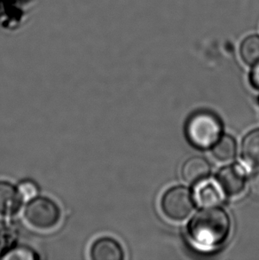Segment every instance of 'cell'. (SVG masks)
I'll list each match as a JSON object with an SVG mask.
<instances>
[{
  "instance_id": "cell-12",
  "label": "cell",
  "mask_w": 259,
  "mask_h": 260,
  "mask_svg": "<svg viewBox=\"0 0 259 260\" xmlns=\"http://www.w3.org/2000/svg\"><path fill=\"white\" fill-rule=\"evenodd\" d=\"M240 54L247 65L259 64V36L251 35L246 38L240 46Z\"/></svg>"
},
{
  "instance_id": "cell-14",
  "label": "cell",
  "mask_w": 259,
  "mask_h": 260,
  "mask_svg": "<svg viewBox=\"0 0 259 260\" xmlns=\"http://www.w3.org/2000/svg\"><path fill=\"white\" fill-rule=\"evenodd\" d=\"M17 239L18 233L12 228H4L0 230V253H5L18 245Z\"/></svg>"
},
{
  "instance_id": "cell-10",
  "label": "cell",
  "mask_w": 259,
  "mask_h": 260,
  "mask_svg": "<svg viewBox=\"0 0 259 260\" xmlns=\"http://www.w3.org/2000/svg\"><path fill=\"white\" fill-rule=\"evenodd\" d=\"M242 156L246 164L259 167V129L247 134L242 143Z\"/></svg>"
},
{
  "instance_id": "cell-8",
  "label": "cell",
  "mask_w": 259,
  "mask_h": 260,
  "mask_svg": "<svg viewBox=\"0 0 259 260\" xmlns=\"http://www.w3.org/2000/svg\"><path fill=\"white\" fill-rule=\"evenodd\" d=\"M211 167L207 159L202 156H193L184 162L181 175L186 183L198 184L207 179L210 174Z\"/></svg>"
},
{
  "instance_id": "cell-5",
  "label": "cell",
  "mask_w": 259,
  "mask_h": 260,
  "mask_svg": "<svg viewBox=\"0 0 259 260\" xmlns=\"http://www.w3.org/2000/svg\"><path fill=\"white\" fill-rule=\"evenodd\" d=\"M217 178L221 188L229 197L238 196L245 187V171L239 165L224 166L217 173Z\"/></svg>"
},
{
  "instance_id": "cell-7",
  "label": "cell",
  "mask_w": 259,
  "mask_h": 260,
  "mask_svg": "<svg viewBox=\"0 0 259 260\" xmlns=\"http://www.w3.org/2000/svg\"><path fill=\"white\" fill-rule=\"evenodd\" d=\"M24 200L13 183L0 179V216L13 217L21 211Z\"/></svg>"
},
{
  "instance_id": "cell-17",
  "label": "cell",
  "mask_w": 259,
  "mask_h": 260,
  "mask_svg": "<svg viewBox=\"0 0 259 260\" xmlns=\"http://www.w3.org/2000/svg\"><path fill=\"white\" fill-rule=\"evenodd\" d=\"M249 79L253 87L256 88V90H259V64L255 65V67L251 71Z\"/></svg>"
},
{
  "instance_id": "cell-9",
  "label": "cell",
  "mask_w": 259,
  "mask_h": 260,
  "mask_svg": "<svg viewBox=\"0 0 259 260\" xmlns=\"http://www.w3.org/2000/svg\"><path fill=\"white\" fill-rule=\"evenodd\" d=\"M197 203L204 207H214L221 204L223 197L219 187L215 183L204 182L196 188Z\"/></svg>"
},
{
  "instance_id": "cell-3",
  "label": "cell",
  "mask_w": 259,
  "mask_h": 260,
  "mask_svg": "<svg viewBox=\"0 0 259 260\" xmlns=\"http://www.w3.org/2000/svg\"><path fill=\"white\" fill-rule=\"evenodd\" d=\"M23 215L26 221L33 228L48 230L60 223L61 210L52 198L39 194L27 201Z\"/></svg>"
},
{
  "instance_id": "cell-2",
  "label": "cell",
  "mask_w": 259,
  "mask_h": 260,
  "mask_svg": "<svg viewBox=\"0 0 259 260\" xmlns=\"http://www.w3.org/2000/svg\"><path fill=\"white\" fill-rule=\"evenodd\" d=\"M186 136L193 147L201 149L213 147L221 136L223 125L217 115L210 111H198L186 123Z\"/></svg>"
},
{
  "instance_id": "cell-18",
  "label": "cell",
  "mask_w": 259,
  "mask_h": 260,
  "mask_svg": "<svg viewBox=\"0 0 259 260\" xmlns=\"http://www.w3.org/2000/svg\"><path fill=\"white\" fill-rule=\"evenodd\" d=\"M258 103H259V97H258Z\"/></svg>"
},
{
  "instance_id": "cell-4",
  "label": "cell",
  "mask_w": 259,
  "mask_h": 260,
  "mask_svg": "<svg viewBox=\"0 0 259 260\" xmlns=\"http://www.w3.org/2000/svg\"><path fill=\"white\" fill-rule=\"evenodd\" d=\"M161 208L167 218L174 221H181L193 212L195 199L191 191L185 186H174L164 193Z\"/></svg>"
},
{
  "instance_id": "cell-11",
  "label": "cell",
  "mask_w": 259,
  "mask_h": 260,
  "mask_svg": "<svg viewBox=\"0 0 259 260\" xmlns=\"http://www.w3.org/2000/svg\"><path fill=\"white\" fill-rule=\"evenodd\" d=\"M237 145L231 135H222L212 148V155L219 162H228L235 158Z\"/></svg>"
},
{
  "instance_id": "cell-15",
  "label": "cell",
  "mask_w": 259,
  "mask_h": 260,
  "mask_svg": "<svg viewBox=\"0 0 259 260\" xmlns=\"http://www.w3.org/2000/svg\"><path fill=\"white\" fill-rule=\"evenodd\" d=\"M16 186L24 201L30 200L33 197L39 196V185L33 179H21Z\"/></svg>"
},
{
  "instance_id": "cell-1",
  "label": "cell",
  "mask_w": 259,
  "mask_h": 260,
  "mask_svg": "<svg viewBox=\"0 0 259 260\" xmlns=\"http://www.w3.org/2000/svg\"><path fill=\"white\" fill-rule=\"evenodd\" d=\"M231 230V220L220 208L204 207L191 219L188 232L196 245L203 249L220 246L228 239Z\"/></svg>"
},
{
  "instance_id": "cell-16",
  "label": "cell",
  "mask_w": 259,
  "mask_h": 260,
  "mask_svg": "<svg viewBox=\"0 0 259 260\" xmlns=\"http://www.w3.org/2000/svg\"><path fill=\"white\" fill-rule=\"evenodd\" d=\"M249 193L256 199H259V171L253 174L249 181Z\"/></svg>"
},
{
  "instance_id": "cell-13",
  "label": "cell",
  "mask_w": 259,
  "mask_h": 260,
  "mask_svg": "<svg viewBox=\"0 0 259 260\" xmlns=\"http://www.w3.org/2000/svg\"><path fill=\"white\" fill-rule=\"evenodd\" d=\"M1 258L9 260H29L39 258V256L35 250L31 248L26 246H16L12 248L11 250H7V252L1 254Z\"/></svg>"
},
{
  "instance_id": "cell-6",
  "label": "cell",
  "mask_w": 259,
  "mask_h": 260,
  "mask_svg": "<svg viewBox=\"0 0 259 260\" xmlns=\"http://www.w3.org/2000/svg\"><path fill=\"white\" fill-rule=\"evenodd\" d=\"M93 260H123L124 251L121 243L111 236H102L94 240L89 250Z\"/></svg>"
}]
</instances>
